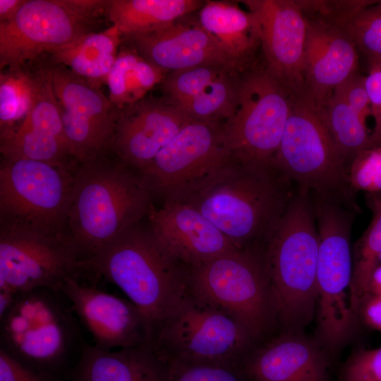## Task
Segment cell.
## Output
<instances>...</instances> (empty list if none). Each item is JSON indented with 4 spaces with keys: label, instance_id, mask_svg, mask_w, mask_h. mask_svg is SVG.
<instances>
[{
    "label": "cell",
    "instance_id": "1f68e13d",
    "mask_svg": "<svg viewBox=\"0 0 381 381\" xmlns=\"http://www.w3.org/2000/svg\"><path fill=\"white\" fill-rule=\"evenodd\" d=\"M375 1L297 0L306 19L322 21L346 28L352 19Z\"/></svg>",
    "mask_w": 381,
    "mask_h": 381
},
{
    "label": "cell",
    "instance_id": "52a82bcc",
    "mask_svg": "<svg viewBox=\"0 0 381 381\" xmlns=\"http://www.w3.org/2000/svg\"><path fill=\"white\" fill-rule=\"evenodd\" d=\"M255 341L228 312L193 291L153 339L168 362L226 365H241Z\"/></svg>",
    "mask_w": 381,
    "mask_h": 381
},
{
    "label": "cell",
    "instance_id": "d6a6232c",
    "mask_svg": "<svg viewBox=\"0 0 381 381\" xmlns=\"http://www.w3.org/2000/svg\"><path fill=\"white\" fill-rule=\"evenodd\" d=\"M346 30L358 51L368 59L381 57V1H375L360 11Z\"/></svg>",
    "mask_w": 381,
    "mask_h": 381
},
{
    "label": "cell",
    "instance_id": "d590c367",
    "mask_svg": "<svg viewBox=\"0 0 381 381\" xmlns=\"http://www.w3.org/2000/svg\"><path fill=\"white\" fill-rule=\"evenodd\" d=\"M339 381H381V347L354 351L344 364Z\"/></svg>",
    "mask_w": 381,
    "mask_h": 381
},
{
    "label": "cell",
    "instance_id": "8d00e7d4",
    "mask_svg": "<svg viewBox=\"0 0 381 381\" xmlns=\"http://www.w3.org/2000/svg\"><path fill=\"white\" fill-rule=\"evenodd\" d=\"M365 77L358 71L350 75L334 90V93L345 101L362 118L367 120L372 116L370 103L365 86Z\"/></svg>",
    "mask_w": 381,
    "mask_h": 381
},
{
    "label": "cell",
    "instance_id": "ffe728a7",
    "mask_svg": "<svg viewBox=\"0 0 381 381\" xmlns=\"http://www.w3.org/2000/svg\"><path fill=\"white\" fill-rule=\"evenodd\" d=\"M306 20V95L320 107L339 84L358 71V49L346 28Z\"/></svg>",
    "mask_w": 381,
    "mask_h": 381
},
{
    "label": "cell",
    "instance_id": "f546056e",
    "mask_svg": "<svg viewBox=\"0 0 381 381\" xmlns=\"http://www.w3.org/2000/svg\"><path fill=\"white\" fill-rule=\"evenodd\" d=\"M242 72L231 71L195 96L175 105L191 121L223 123L234 111Z\"/></svg>",
    "mask_w": 381,
    "mask_h": 381
},
{
    "label": "cell",
    "instance_id": "3957f363",
    "mask_svg": "<svg viewBox=\"0 0 381 381\" xmlns=\"http://www.w3.org/2000/svg\"><path fill=\"white\" fill-rule=\"evenodd\" d=\"M319 238L311 192L296 185L294 193L265 246L275 323L283 332L301 333L317 306Z\"/></svg>",
    "mask_w": 381,
    "mask_h": 381
},
{
    "label": "cell",
    "instance_id": "30bf717a",
    "mask_svg": "<svg viewBox=\"0 0 381 381\" xmlns=\"http://www.w3.org/2000/svg\"><path fill=\"white\" fill-rule=\"evenodd\" d=\"M75 169L31 159L3 158L0 224L66 233Z\"/></svg>",
    "mask_w": 381,
    "mask_h": 381
},
{
    "label": "cell",
    "instance_id": "4fadbf2b",
    "mask_svg": "<svg viewBox=\"0 0 381 381\" xmlns=\"http://www.w3.org/2000/svg\"><path fill=\"white\" fill-rule=\"evenodd\" d=\"M223 123L190 121L138 171L152 197L181 201L231 159Z\"/></svg>",
    "mask_w": 381,
    "mask_h": 381
},
{
    "label": "cell",
    "instance_id": "ab89813d",
    "mask_svg": "<svg viewBox=\"0 0 381 381\" xmlns=\"http://www.w3.org/2000/svg\"><path fill=\"white\" fill-rule=\"evenodd\" d=\"M368 61L370 71L365 76V86L373 116L381 108V57L370 58Z\"/></svg>",
    "mask_w": 381,
    "mask_h": 381
},
{
    "label": "cell",
    "instance_id": "9a60e30c",
    "mask_svg": "<svg viewBox=\"0 0 381 381\" xmlns=\"http://www.w3.org/2000/svg\"><path fill=\"white\" fill-rule=\"evenodd\" d=\"M60 291L97 347L113 350L153 341V324L130 300L82 284L76 277L68 279Z\"/></svg>",
    "mask_w": 381,
    "mask_h": 381
},
{
    "label": "cell",
    "instance_id": "7bdbcfd3",
    "mask_svg": "<svg viewBox=\"0 0 381 381\" xmlns=\"http://www.w3.org/2000/svg\"><path fill=\"white\" fill-rule=\"evenodd\" d=\"M366 293L381 296V264L372 273Z\"/></svg>",
    "mask_w": 381,
    "mask_h": 381
},
{
    "label": "cell",
    "instance_id": "7a4b0ae2",
    "mask_svg": "<svg viewBox=\"0 0 381 381\" xmlns=\"http://www.w3.org/2000/svg\"><path fill=\"white\" fill-rule=\"evenodd\" d=\"M139 224L81 260L79 267L119 288L149 318L155 332L192 294L190 268Z\"/></svg>",
    "mask_w": 381,
    "mask_h": 381
},
{
    "label": "cell",
    "instance_id": "4dcf8cb0",
    "mask_svg": "<svg viewBox=\"0 0 381 381\" xmlns=\"http://www.w3.org/2000/svg\"><path fill=\"white\" fill-rule=\"evenodd\" d=\"M233 70L239 71L217 65L185 68L167 73L161 83L162 87L167 95L166 99L176 104L195 96L212 82Z\"/></svg>",
    "mask_w": 381,
    "mask_h": 381
},
{
    "label": "cell",
    "instance_id": "f35d334b",
    "mask_svg": "<svg viewBox=\"0 0 381 381\" xmlns=\"http://www.w3.org/2000/svg\"><path fill=\"white\" fill-rule=\"evenodd\" d=\"M358 318L359 323L381 331V296L365 294L358 305Z\"/></svg>",
    "mask_w": 381,
    "mask_h": 381
},
{
    "label": "cell",
    "instance_id": "4316f807",
    "mask_svg": "<svg viewBox=\"0 0 381 381\" xmlns=\"http://www.w3.org/2000/svg\"><path fill=\"white\" fill-rule=\"evenodd\" d=\"M366 203L372 212V219L352 246L349 301L351 310L358 320L360 301L367 292L372 273L381 264V193H367Z\"/></svg>",
    "mask_w": 381,
    "mask_h": 381
},
{
    "label": "cell",
    "instance_id": "277c9868",
    "mask_svg": "<svg viewBox=\"0 0 381 381\" xmlns=\"http://www.w3.org/2000/svg\"><path fill=\"white\" fill-rule=\"evenodd\" d=\"M152 195L138 174L106 157L80 164L75 172L66 233L82 260L140 223Z\"/></svg>",
    "mask_w": 381,
    "mask_h": 381
},
{
    "label": "cell",
    "instance_id": "f1b7e54d",
    "mask_svg": "<svg viewBox=\"0 0 381 381\" xmlns=\"http://www.w3.org/2000/svg\"><path fill=\"white\" fill-rule=\"evenodd\" d=\"M320 107L349 171L358 155L370 147L371 131L366 125L367 120L334 92Z\"/></svg>",
    "mask_w": 381,
    "mask_h": 381
},
{
    "label": "cell",
    "instance_id": "e575fe53",
    "mask_svg": "<svg viewBox=\"0 0 381 381\" xmlns=\"http://www.w3.org/2000/svg\"><path fill=\"white\" fill-rule=\"evenodd\" d=\"M351 187L356 193H381V145L361 152L349 171Z\"/></svg>",
    "mask_w": 381,
    "mask_h": 381
},
{
    "label": "cell",
    "instance_id": "5bb4252c",
    "mask_svg": "<svg viewBox=\"0 0 381 381\" xmlns=\"http://www.w3.org/2000/svg\"><path fill=\"white\" fill-rule=\"evenodd\" d=\"M59 104L64 132L80 164L104 157L111 145L120 109L100 89L64 66H44Z\"/></svg>",
    "mask_w": 381,
    "mask_h": 381
},
{
    "label": "cell",
    "instance_id": "ba28073f",
    "mask_svg": "<svg viewBox=\"0 0 381 381\" xmlns=\"http://www.w3.org/2000/svg\"><path fill=\"white\" fill-rule=\"evenodd\" d=\"M198 295L234 317L257 341L275 323L265 246L236 248L190 269Z\"/></svg>",
    "mask_w": 381,
    "mask_h": 381
},
{
    "label": "cell",
    "instance_id": "b9f144b4",
    "mask_svg": "<svg viewBox=\"0 0 381 381\" xmlns=\"http://www.w3.org/2000/svg\"><path fill=\"white\" fill-rule=\"evenodd\" d=\"M17 293L7 288H0V318L4 316L13 305Z\"/></svg>",
    "mask_w": 381,
    "mask_h": 381
},
{
    "label": "cell",
    "instance_id": "44dd1931",
    "mask_svg": "<svg viewBox=\"0 0 381 381\" xmlns=\"http://www.w3.org/2000/svg\"><path fill=\"white\" fill-rule=\"evenodd\" d=\"M241 367L252 381H329V353L303 332H282L253 348Z\"/></svg>",
    "mask_w": 381,
    "mask_h": 381
},
{
    "label": "cell",
    "instance_id": "484cf974",
    "mask_svg": "<svg viewBox=\"0 0 381 381\" xmlns=\"http://www.w3.org/2000/svg\"><path fill=\"white\" fill-rule=\"evenodd\" d=\"M167 73L144 59L131 47H120L106 84L109 98L119 109L144 98Z\"/></svg>",
    "mask_w": 381,
    "mask_h": 381
},
{
    "label": "cell",
    "instance_id": "836d02e7",
    "mask_svg": "<svg viewBox=\"0 0 381 381\" xmlns=\"http://www.w3.org/2000/svg\"><path fill=\"white\" fill-rule=\"evenodd\" d=\"M168 381H252L241 365L169 362Z\"/></svg>",
    "mask_w": 381,
    "mask_h": 381
},
{
    "label": "cell",
    "instance_id": "74e56055",
    "mask_svg": "<svg viewBox=\"0 0 381 381\" xmlns=\"http://www.w3.org/2000/svg\"><path fill=\"white\" fill-rule=\"evenodd\" d=\"M0 381H56V378L26 366L0 349Z\"/></svg>",
    "mask_w": 381,
    "mask_h": 381
},
{
    "label": "cell",
    "instance_id": "9c48e42d",
    "mask_svg": "<svg viewBox=\"0 0 381 381\" xmlns=\"http://www.w3.org/2000/svg\"><path fill=\"white\" fill-rule=\"evenodd\" d=\"M107 0H27L15 16L0 23V67L25 66L83 35L97 32Z\"/></svg>",
    "mask_w": 381,
    "mask_h": 381
},
{
    "label": "cell",
    "instance_id": "cb8c5ba5",
    "mask_svg": "<svg viewBox=\"0 0 381 381\" xmlns=\"http://www.w3.org/2000/svg\"><path fill=\"white\" fill-rule=\"evenodd\" d=\"M121 43V34L111 25L103 31L83 35L49 54V63L66 66L90 85L99 89L106 83Z\"/></svg>",
    "mask_w": 381,
    "mask_h": 381
},
{
    "label": "cell",
    "instance_id": "603a6c76",
    "mask_svg": "<svg viewBox=\"0 0 381 381\" xmlns=\"http://www.w3.org/2000/svg\"><path fill=\"white\" fill-rule=\"evenodd\" d=\"M198 18L241 69L254 66L253 56L260 47V29L252 12L234 2L207 1L199 10Z\"/></svg>",
    "mask_w": 381,
    "mask_h": 381
},
{
    "label": "cell",
    "instance_id": "6da1fadb",
    "mask_svg": "<svg viewBox=\"0 0 381 381\" xmlns=\"http://www.w3.org/2000/svg\"><path fill=\"white\" fill-rule=\"evenodd\" d=\"M296 185L269 164L231 159L181 200L200 212L237 248L265 246Z\"/></svg>",
    "mask_w": 381,
    "mask_h": 381
},
{
    "label": "cell",
    "instance_id": "ee69618b",
    "mask_svg": "<svg viewBox=\"0 0 381 381\" xmlns=\"http://www.w3.org/2000/svg\"><path fill=\"white\" fill-rule=\"evenodd\" d=\"M373 117L375 126L370 135L369 149L381 145V108Z\"/></svg>",
    "mask_w": 381,
    "mask_h": 381
},
{
    "label": "cell",
    "instance_id": "d4e9b609",
    "mask_svg": "<svg viewBox=\"0 0 381 381\" xmlns=\"http://www.w3.org/2000/svg\"><path fill=\"white\" fill-rule=\"evenodd\" d=\"M199 0H107L105 16L122 37L149 32L200 10Z\"/></svg>",
    "mask_w": 381,
    "mask_h": 381
},
{
    "label": "cell",
    "instance_id": "60d3db41",
    "mask_svg": "<svg viewBox=\"0 0 381 381\" xmlns=\"http://www.w3.org/2000/svg\"><path fill=\"white\" fill-rule=\"evenodd\" d=\"M27 0H0V23L12 19Z\"/></svg>",
    "mask_w": 381,
    "mask_h": 381
},
{
    "label": "cell",
    "instance_id": "7402d4cb",
    "mask_svg": "<svg viewBox=\"0 0 381 381\" xmlns=\"http://www.w3.org/2000/svg\"><path fill=\"white\" fill-rule=\"evenodd\" d=\"M169 368L153 341L116 351L84 342L71 377L73 381H168Z\"/></svg>",
    "mask_w": 381,
    "mask_h": 381
},
{
    "label": "cell",
    "instance_id": "5b68a950",
    "mask_svg": "<svg viewBox=\"0 0 381 381\" xmlns=\"http://www.w3.org/2000/svg\"><path fill=\"white\" fill-rule=\"evenodd\" d=\"M80 322L61 291L40 288L17 294L0 318V349L42 373L55 376L80 352Z\"/></svg>",
    "mask_w": 381,
    "mask_h": 381
},
{
    "label": "cell",
    "instance_id": "2e32d148",
    "mask_svg": "<svg viewBox=\"0 0 381 381\" xmlns=\"http://www.w3.org/2000/svg\"><path fill=\"white\" fill-rule=\"evenodd\" d=\"M256 17L265 68L291 95H306V20L297 0L241 1Z\"/></svg>",
    "mask_w": 381,
    "mask_h": 381
},
{
    "label": "cell",
    "instance_id": "8fae6325",
    "mask_svg": "<svg viewBox=\"0 0 381 381\" xmlns=\"http://www.w3.org/2000/svg\"><path fill=\"white\" fill-rule=\"evenodd\" d=\"M291 96L265 66L241 73L234 111L223 123L224 143L234 159L271 163L285 128Z\"/></svg>",
    "mask_w": 381,
    "mask_h": 381
},
{
    "label": "cell",
    "instance_id": "7c38bea8",
    "mask_svg": "<svg viewBox=\"0 0 381 381\" xmlns=\"http://www.w3.org/2000/svg\"><path fill=\"white\" fill-rule=\"evenodd\" d=\"M79 252L67 233L0 224V288L18 294L40 288L60 291L82 274Z\"/></svg>",
    "mask_w": 381,
    "mask_h": 381
},
{
    "label": "cell",
    "instance_id": "e0dca14e",
    "mask_svg": "<svg viewBox=\"0 0 381 381\" xmlns=\"http://www.w3.org/2000/svg\"><path fill=\"white\" fill-rule=\"evenodd\" d=\"M190 121L166 98L145 97L120 109L111 151L139 171Z\"/></svg>",
    "mask_w": 381,
    "mask_h": 381
},
{
    "label": "cell",
    "instance_id": "ac0fdd59",
    "mask_svg": "<svg viewBox=\"0 0 381 381\" xmlns=\"http://www.w3.org/2000/svg\"><path fill=\"white\" fill-rule=\"evenodd\" d=\"M191 14L149 32L122 37V43L167 74L203 65L243 71Z\"/></svg>",
    "mask_w": 381,
    "mask_h": 381
},
{
    "label": "cell",
    "instance_id": "d6986e66",
    "mask_svg": "<svg viewBox=\"0 0 381 381\" xmlns=\"http://www.w3.org/2000/svg\"><path fill=\"white\" fill-rule=\"evenodd\" d=\"M149 229L174 258L192 268L236 247L200 212L183 201H164L147 214Z\"/></svg>",
    "mask_w": 381,
    "mask_h": 381
},
{
    "label": "cell",
    "instance_id": "8992f818",
    "mask_svg": "<svg viewBox=\"0 0 381 381\" xmlns=\"http://www.w3.org/2000/svg\"><path fill=\"white\" fill-rule=\"evenodd\" d=\"M271 164L296 185L358 205L344 157L321 108L306 95L291 96L285 128Z\"/></svg>",
    "mask_w": 381,
    "mask_h": 381
},
{
    "label": "cell",
    "instance_id": "83f0119b",
    "mask_svg": "<svg viewBox=\"0 0 381 381\" xmlns=\"http://www.w3.org/2000/svg\"><path fill=\"white\" fill-rule=\"evenodd\" d=\"M40 71L32 73L23 66L8 68L0 74V137L17 127L36 100Z\"/></svg>",
    "mask_w": 381,
    "mask_h": 381
}]
</instances>
